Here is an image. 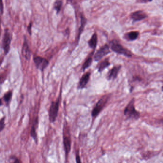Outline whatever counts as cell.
Returning <instances> with one entry per match:
<instances>
[{"label": "cell", "instance_id": "cell-24", "mask_svg": "<svg viewBox=\"0 0 163 163\" xmlns=\"http://www.w3.org/2000/svg\"><path fill=\"white\" fill-rule=\"evenodd\" d=\"M0 12L1 14H3L4 12V4L2 1H0Z\"/></svg>", "mask_w": 163, "mask_h": 163}, {"label": "cell", "instance_id": "cell-25", "mask_svg": "<svg viewBox=\"0 0 163 163\" xmlns=\"http://www.w3.org/2000/svg\"><path fill=\"white\" fill-rule=\"evenodd\" d=\"M12 158L14 160L12 163H21V161L17 157H15L14 158H13L12 157Z\"/></svg>", "mask_w": 163, "mask_h": 163}, {"label": "cell", "instance_id": "cell-6", "mask_svg": "<svg viewBox=\"0 0 163 163\" xmlns=\"http://www.w3.org/2000/svg\"><path fill=\"white\" fill-rule=\"evenodd\" d=\"M12 34L8 30H6L4 34L2 40V44L4 49V53L5 55H7L10 50V45L11 43Z\"/></svg>", "mask_w": 163, "mask_h": 163}, {"label": "cell", "instance_id": "cell-16", "mask_svg": "<svg viewBox=\"0 0 163 163\" xmlns=\"http://www.w3.org/2000/svg\"><path fill=\"white\" fill-rule=\"evenodd\" d=\"M110 65V63L107 59H105L103 60L99 65L98 67L99 72V73L102 72V71H103L106 68H107V67L109 66Z\"/></svg>", "mask_w": 163, "mask_h": 163}, {"label": "cell", "instance_id": "cell-9", "mask_svg": "<svg viewBox=\"0 0 163 163\" xmlns=\"http://www.w3.org/2000/svg\"><path fill=\"white\" fill-rule=\"evenodd\" d=\"M147 17V15L146 13L141 10L134 12L131 15V17L133 20L134 23L143 20Z\"/></svg>", "mask_w": 163, "mask_h": 163}, {"label": "cell", "instance_id": "cell-5", "mask_svg": "<svg viewBox=\"0 0 163 163\" xmlns=\"http://www.w3.org/2000/svg\"><path fill=\"white\" fill-rule=\"evenodd\" d=\"M109 98V96L104 95L97 102L91 112V116L93 119H95L99 115L102 110H103L105 107L106 105L107 104Z\"/></svg>", "mask_w": 163, "mask_h": 163}, {"label": "cell", "instance_id": "cell-11", "mask_svg": "<svg viewBox=\"0 0 163 163\" xmlns=\"http://www.w3.org/2000/svg\"><path fill=\"white\" fill-rule=\"evenodd\" d=\"M91 74L90 72H88L82 76L81 79H80L77 88L79 89H82L85 87L90 80Z\"/></svg>", "mask_w": 163, "mask_h": 163}, {"label": "cell", "instance_id": "cell-1", "mask_svg": "<svg viewBox=\"0 0 163 163\" xmlns=\"http://www.w3.org/2000/svg\"><path fill=\"white\" fill-rule=\"evenodd\" d=\"M71 135L70 127L67 121H65L63 129V142L64 145L66 159L67 160L71 149Z\"/></svg>", "mask_w": 163, "mask_h": 163}, {"label": "cell", "instance_id": "cell-19", "mask_svg": "<svg viewBox=\"0 0 163 163\" xmlns=\"http://www.w3.org/2000/svg\"><path fill=\"white\" fill-rule=\"evenodd\" d=\"M62 5V1H56L54 4V8L56 10L57 14H58L61 10Z\"/></svg>", "mask_w": 163, "mask_h": 163}, {"label": "cell", "instance_id": "cell-23", "mask_svg": "<svg viewBox=\"0 0 163 163\" xmlns=\"http://www.w3.org/2000/svg\"><path fill=\"white\" fill-rule=\"evenodd\" d=\"M32 23H30L29 25H28L27 26V31H28V33L30 35H31L32 34V32H31V29H32Z\"/></svg>", "mask_w": 163, "mask_h": 163}, {"label": "cell", "instance_id": "cell-3", "mask_svg": "<svg viewBox=\"0 0 163 163\" xmlns=\"http://www.w3.org/2000/svg\"><path fill=\"white\" fill-rule=\"evenodd\" d=\"M110 48L113 51L117 54L123 55L127 57H131L132 54L131 51L123 47L116 40H113L110 42Z\"/></svg>", "mask_w": 163, "mask_h": 163}, {"label": "cell", "instance_id": "cell-7", "mask_svg": "<svg viewBox=\"0 0 163 163\" xmlns=\"http://www.w3.org/2000/svg\"><path fill=\"white\" fill-rule=\"evenodd\" d=\"M37 69L43 71L49 65V62L45 58L39 56H34L33 58Z\"/></svg>", "mask_w": 163, "mask_h": 163}, {"label": "cell", "instance_id": "cell-18", "mask_svg": "<svg viewBox=\"0 0 163 163\" xmlns=\"http://www.w3.org/2000/svg\"><path fill=\"white\" fill-rule=\"evenodd\" d=\"M86 18L84 17L83 15L81 16V26L80 27V29H79V37H78V39H79L80 38V35L81 34L82 31L83 30V28H84L86 24Z\"/></svg>", "mask_w": 163, "mask_h": 163}, {"label": "cell", "instance_id": "cell-20", "mask_svg": "<svg viewBox=\"0 0 163 163\" xmlns=\"http://www.w3.org/2000/svg\"><path fill=\"white\" fill-rule=\"evenodd\" d=\"M12 97V92L11 91H8L6 92L4 96V101L6 102V103H9L10 101L11 100Z\"/></svg>", "mask_w": 163, "mask_h": 163}, {"label": "cell", "instance_id": "cell-22", "mask_svg": "<svg viewBox=\"0 0 163 163\" xmlns=\"http://www.w3.org/2000/svg\"><path fill=\"white\" fill-rule=\"evenodd\" d=\"M76 163H81V158L80 155V152L79 150H77L76 152Z\"/></svg>", "mask_w": 163, "mask_h": 163}, {"label": "cell", "instance_id": "cell-27", "mask_svg": "<svg viewBox=\"0 0 163 163\" xmlns=\"http://www.w3.org/2000/svg\"><path fill=\"white\" fill-rule=\"evenodd\" d=\"M4 58H0V65L1 64V63L3 62Z\"/></svg>", "mask_w": 163, "mask_h": 163}, {"label": "cell", "instance_id": "cell-8", "mask_svg": "<svg viewBox=\"0 0 163 163\" xmlns=\"http://www.w3.org/2000/svg\"><path fill=\"white\" fill-rule=\"evenodd\" d=\"M110 53V47L107 44L104 45L101 48L97 51L94 56V59L95 61H99L104 56Z\"/></svg>", "mask_w": 163, "mask_h": 163}, {"label": "cell", "instance_id": "cell-10", "mask_svg": "<svg viewBox=\"0 0 163 163\" xmlns=\"http://www.w3.org/2000/svg\"><path fill=\"white\" fill-rule=\"evenodd\" d=\"M121 65L118 66H115L114 67L112 68V69H110L107 76V79L108 80H114L115 79L117 76H118V73L120 70L121 68Z\"/></svg>", "mask_w": 163, "mask_h": 163}, {"label": "cell", "instance_id": "cell-26", "mask_svg": "<svg viewBox=\"0 0 163 163\" xmlns=\"http://www.w3.org/2000/svg\"><path fill=\"white\" fill-rule=\"evenodd\" d=\"M150 1H139V2L140 3H148V2H150Z\"/></svg>", "mask_w": 163, "mask_h": 163}, {"label": "cell", "instance_id": "cell-17", "mask_svg": "<svg viewBox=\"0 0 163 163\" xmlns=\"http://www.w3.org/2000/svg\"><path fill=\"white\" fill-rule=\"evenodd\" d=\"M92 63V58L91 56H90L86 59V61L84 62L83 64L82 65V70L84 71L86 69L91 66Z\"/></svg>", "mask_w": 163, "mask_h": 163}, {"label": "cell", "instance_id": "cell-12", "mask_svg": "<svg viewBox=\"0 0 163 163\" xmlns=\"http://www.w3.org/2000/svg\"><path fill=\"white\" fill-rule=\"evenodd\" d=\"M22 53L23 56L26 58V60H29L31 58V52L30 49L29 45L27 41L25 39L23 45L22 50Z\"/></svg>", "mask_w": 163, "mask_h": 163}, {"label": "cell", "instance_id": "cell-13", "mask_svg": "<svg viewBox=\"0 0 163 163\" xmlns=\"http://www.w3.org/2000/svg\"><path fill=\"white\" fill-rule=\"evenodd\" d=\"M38 124V118L37 117L33 125L31 127V130H30V135L31 137L34 139V140L36 142V143H37V135L36 132V125H37Z\"/></svg>", "mask_w": 163, "mask_h": 163}, {"label": "cell", "instance_id": "cell-28", "mask_svg": "<svg viewBox=\"0 0 163 163\" xmlns=\"http://www.w3.org/2000/svg\"><path fill=\"white\" fill-rule=\"evenodd\" d=\"M3 104V102H2V99H0V106Z\"/></svg>", "mask_w": 163, "mask_h": 163}, {"label": "cell", "instance_id": "cell-21", "mask_svg": "<svg viewBox=\"0 0 163 163\" xmlns=\"http://www.w3.org/2000/svg\"><path fill=\"white\" fill-rule=\"evenodd\" d=\"M5 116L3 117V118L0 119V132L3 131L5 128Z\"/></svg>", "mask_w": 163, "mask_h": 163}, {"label": "cell", "instance_id": "cell-15", "mask_svg": "<svg viewBox=\"0 0 163 163\" xmlns=\"http://www.w3.org/2000/svg\"><path fill=\"white\" fill-rule=\"evenodd\" d=\"M139 32L138 31H132L125 34V39L128 41H134L137 39Z\"/></svg>", "mask_w": 163, "mask_h": 163}, {"label": "cell", "instance_id": "cell-2", "mask_svg": "<svg viewBox=\"0 0 163 163\" xmlns=\"http://www.w3.org/2000/svg\"><path fill=\"white\" fill-rule=\"evenodd\" d=\"M134 102L135 101L134 99H132L130 101L124 110V114L128 119L137 121L140 119L141 114L135 109Z\"/></svg>", "mask_w": 163, "mask_h": 163}, {"label": "cell", "instance_id": "cell-14", "mask_svg": "<svg viewBox=\"0 0 163 163\" xmlns=\"http://www.w3.org/2000/svg\"><path fill=\"white\" fill-rule=\"evenodd\" d=\"M97 43H98L97 34L96 33H94L90 40L88 41V45L92 49H95L97 47Z\"/></svg>", "mask_w": 163, "mask_h": 163}, {"label": "cell", "instance_id": "cell-29", "mask_svg": "<svg viewBox=\"0 0 163 163\" xmlns=\"http://www.w3.org/2000/svg\"><path fill=\"white\" fill-rule=\"evenodd\" d=\"M0 34H1V19H0Z\"/></svg>", "mask_w": 163, "mask_h": 163}, {"label": "cell", "instance_id": "cell-4", "mask_svg": "<svg viewBox=\"0 0 163 163\" xmlns=\"http://www.w3.org/2000/svg\"><path fill=\"white\" fill-rule=\"evenodd\" d=\"M60 99H61V95H59L56 101H53L51 103L49 112H48L49 120L50 123H55L56 121L58 115V113L59 111Z\"/></svg>", "mask_w": 163, "mask_h": 163}]
</instances>
